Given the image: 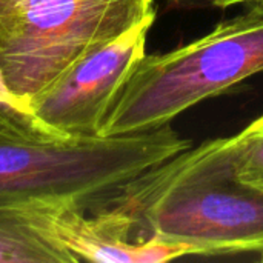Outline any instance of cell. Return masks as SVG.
Returning a JSON list of instances; mask_svg holds the SVG:
<instances>
[{
  "instance_id": "cell-1",
  "label": "cell",
  "mask_w": 263,
  "mask_h": 263,
  "mask_svg": "<svg viewBox=\"0 0 263 263\" xmlns=\"http://www.w3.org/2000/svg\"><path fill=\"white\" fill-rule=\"evenodd\" d=\"M92 213H103L129 242L182 243L197 256L263 257V193L237 179L228 137L149 168Z\"/></svg>"
},
{
  "instance_id": "cell-2",
  "label": "cell",
  "mask_w": 263,
  "mask_h": 263,
  "mask_svg": "<svg viewBox=\"0 0 263 263\" xmlns=\"http://www.w3.org/2000/svg\"><path fill=\"white\" fill-rule=\"evenodd\" d=\"M190 148L170 123L109 137L0 140V202L88 214L123 183Z\"/></svg>"
},
{
  "instance_id": "cell-3",
  "label": "cell",
  "mask_w": 263,
  "mask_h": 263,
  "mask_svg": "<svg viewBox=\"0 0 263 263\" xmlns=\"http://www.w3.org/2000/svg\"><path fill=\"white\" fill-rule=\"evenodd\" d=\"M259 72H263V2L188 45L145 54L111 103L99 136L160 128Z\"/></svg>"
},
{
  "instance_id": "cell-4",
  "label": "cell",
  "mask_w": 263,
  "mask_h": 263,
  "mask_svg": "<svg viewBox=\"0 0 263 263\" xmlns=\"http://www.w3.org/2000/svg\"><path fill=\"white\" fill-rule=\"evenodd\" d=\"M154 0H0V65L28 102L66 66L143 23Z\"/></svg>"
},
{
  "instance_id": "cell-5",
  "label": "cell",
  "mask_w": 263,
  "mask_h": 263,
  "mask_svg": "<svg viewBox=\"0 0 263 263\" xmlns=\"http://www.w3.org/2000/svg\"><path fill=\"white\" fill-rule=\"evenodd\" d=\"M151 25H139L74 60L26 102L32 114L62 137L99 136L117 92L145 55Z\"/></svg>"
},
{
  "instance_id": "cell-6",
  "label": "cell",
  "mask_w": 263,
  "mask_h": 263,
  "mask_svg": "<svg viewBox=\"0 0 263 263\" xmlns=\"http://www.w3.org/2000/svg\"><path fill=\"white\" fill-rule=\"evenodd\" d=\"M52 230L57 242L76 262L157 263L183 256H197L182 243L168 242H128L112 231L100 214H85L74 210H55Z\"/></svg>"
},
{
  "instance_id": "cell-7",
  "label": "cell",
  "mask_w": 263,
  "mask_h": 263,
  "mask_svg": "<svg viewBox=\"0 0 263 263\" xmlns=\"http://www.w3.org/2000/svg\"><path fill=\"white\" fill-rule=\"evenodd\" d=\"M55 210L0 202V263H76L52 231Z\"/></svg>"
},
{
  "instance_id": "cell-8",
  "label": "cell",
  "mask_w": 263,
  "mask_h": 263,
  "mask_svg": "<svg viewBox=\"0 0 263 263\" xmlns=\"http://www.w3.org/2000/svg\"><path fill=\"white\" fill-rule=\"evenodd\" d=\"M66 139L45 126L8 86L0 65V140Z\"/></svg>"
},
{
  "instance_id": "cell-9",
  "label": "cell",
  "mask_w": 263,
  "mask_h": 263,
  "mask_svg": "<svg viewBox=\"0 0 263 263\" xmlns=\"http://www.w3.org/2000/svg\"><path fill=\"white\" fill-rule=\"evenodd\" d=\"M228 145L237 179L263 193V114L239 134L228 137Z\"/></svg>"
},
{
  "instance_id": "cell-10",
  "label": "cell",
  "mask_w": 263,
  "mask_h": 263,
  "mask_svg": "<svg viewBox=\"0 0 263 263\" xmlns=\"http://www.w3.org/2000/svg\"><path fill=\"white\" fill-rule=\"evenodd\" d=\"M173 2H183V0H173ZM214 6H220V8H227V6H233V5H239V3H257L263 0H205Z\"/></svg>"
}]
</instances>
